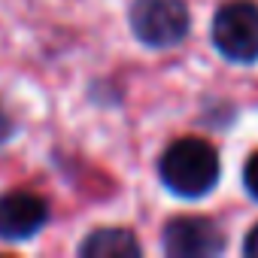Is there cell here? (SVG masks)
I'll return each instance as SVG.
<instances>
[{"label": "cell", "instance_id": "1", "mask_svg": "<svg viewBox=\"0 0 258 258\" xmlns=\"http://www.w3.org/2000/svg\"><path fill=\"white\" fill-rule=\"evenodd\" d=\"M158 173L173 195L204 198L219 182V152L201 137H182L164 149Z\"/></svg>", "mask_w": 258, "mask_h": 258}, {"label": "cell", "instance_id": "2", "mask_svg": "<svg viewBox=\"0 0 258 258\" xmlns=\"http://www.w3.org/2000/svg\"><path fill=\"white\" fill-rule=\"evenodd\" d=\"M213 43L234 64L258 61V4L234 0L213 19Z\"/></svg>", "mask_w": 258, "mask_h": 258}, {"label": "cell", "instance_id": "3", "mask_svg": "<svg viewBox=\"0 0 258 258\" xmlns=\"http://www.w3.org/2000/svg\"><path fill=\"white\" fill-rule=\"evenodd\" d=\"M188 7L182 0H137L131 7V31L152 49H170L188 34Z\"/></svg>", "mask_w": 258, "mask_h": 258}, {"label": "cell", "instance_id": "4", "mask_svg": "<svg viewBox=\"0 0 258 258\" xmlns=\"http://www.w3.org/2000/svg\"><path fill=\"white\" fill-rule=\"evenodd\" d=\"M225 249V237L216 222L201 216H179L164 228V252L173 258H207Z\"/></svg>", "mask_w": 258, "mask_h": 258}, {"label": "cell", "instance_id": "5", "mask_svg": "<svg viewBox=\"0 0 258 258\" xmlns=\"http://www.w3.org/2000/svg\"><path fill=\"white\" fill-rule=\"evenodd\" d=\"M49 222V207L34 191L0 195V240H31Z\"/></svg>", "mask_w": 258, "mask_h": 258}, {"label": "cell", "instance_id": "6", "mask_svg": "<svg viewBox=\"0 0 258 258\" xmlns=\"http://www.w3.org/2000/svg\"><path fill=\"white\" fill-rule=\"evenodd\" d=\"M79 255H85V258H137L140 243L124 228H97L94 234H88L82 240Z\"/></svg>", "mask_w": 258, "mask_h": 258}, {"label": "cell", "instance_id": "7", "mask_svg": "<svg viewBox=\"0 0 258 258\" xmlns=\"http://www.w3.org/2000/svg\"><path fill=\"white\" fill-rule=\"evenodd\" d=\"M243 185H246V191L258 201V152L246 161V167H243Z\"/></svg>", "mask_w": 258, "mask_h": 258}, {"label": "cell", "instance_id": "8", "mask_svg": "<svg viewBox=\"0 0 258 258\" xmlns=\"http://www.w3.org/2000/svg\"><path fill=\"white\" fill-rule=\"evenodd\" d=\"M243 252L249 255V258H258V225L246 234V243H243Z\"/></svg>", "mask_w": 258, "mask_h": 258}, {"label": "cell", "instance_id": "9", "mask_svg": "<svg viewBox=\"0 0 258 258\" xmlns=\"http://www.w3.org/2000/svg\"><path fill=\"white\" fill-rule=\"evenodd\" d=\"M10 134H13V121H10V115L4 109H0V143L10 140Z\"/></svg>", "mask_w": 258, "mask_h": 258}]
</instances>
